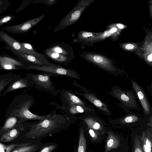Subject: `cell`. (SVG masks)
Returning a JSON list of instances; mask_svg holds the SVG:
<instances>
[{
  "label": "cell",
  "mask_w": 152,
  "mask_h": 152,
  "mask_svg": "<svg viewBox=\"0 0 152 152\" xmlns=\"http://www.w3.org/2000/svg\"><path fill=\"white\" fill-rule=\"evenodd\" d=\"M38 148V146L36 145H30L20 147L15 149L11 152H34Z\"/></svg>",
  "instance_id": "603a6c76"
},
{
  "label": "cell",
  "mask_w": 152,
  "mask_h": 152,
  "mask_svg": "<svg viewBox=\"0 0 152 152\" xmlns=\"http://www.w3.org/2000/svg\"><path fill=\"white\" fill-rule=\"evenodd\" d=\"M0 55V70H19L26 69L28 66L19 59L1 52Z\"/></svg>",
  "instance_id": "ba28073f"
},
{
  "label": "cell",
  "mask_w": 152,
  "mask_h": 152,
  "mask_svg": "<svg viewBox=\"0 0 152 152\" xmlns=\"http://www.w3.org/2000/svg\"><path fill=\"white\" fill-rule=\"evenodd\" d=\"M93 34L91 32H85L82 33V37L85 38H86L92 36Z\"/></svg>",
  "instance_id": "d6a6232c"
},
{
  "label": "cell",
  "mask_w": 152,
  "mask_h": 152,
  "mask_svg": "<svg viewBox=\"0 0 152 152\" xmlns=\"http://www.w3.org/2000/svg\"><path fill=\"white\" fill-rule=\"evenodd\" d=\"M63 115L56 114L55 110L50 112V115L34 124L28 125L29 129L25 135L26 138H39L61 128L66 123Z\"/></svg>",
  "instance_id": "7a4b0ae2"
},
{
  "label": "cell",
  "mask_w": 152,
  "mask_h": 152,
  "mask_svg": "<svg viewBox=\"0 0 152 152\" xmlns=\"http://www.w3.org/2000/svg\"><path fill=\"white\" fill-rule=\"evenodd\" d=\"M32 142H27L21 144H15L10 145L0 144V152H11L13 150L21 146H27L31 145Z\"/></svg>",
  "instance_id": "ffe728a7"
},
{
  "label": "cell",
  "mask_w": 152,
  "mask_h": 152,
  "mask_svg": "<svg viewBox=\"0 0 152 152\" xmlns=\"http://www.w3.org/2000/svg\"><path fill=\"white\" fill-rule=\"evenodd\" d=\"M6 119L4 124L0 129V135L1 136L18 125L26 122L15 116H10L6 118Z\"/></svg>",
  "instance_id": "e0dca14e"
},
{
  "label": "cell",
  "mask_w": 152,
  "mask_h": 152,
  "mask_svg": "<svg viewBox=\"0 0 152 152\" xmlns=\"http://www.w3.org/2000/svg\"><path fill=\"white\" fill-rule=\"evenodd\" d=\"M26 76L31 79L34 83V87L39 90L45 92L53 96H55L58 94V90L51 79V77L55 76L53 75L44 73L36 74L27 73Z\"/></svg>",
  "instance_id": "3957f363"
},
{
  "label": "cell",
  "mask_w": 152,
  "mask_h": 152,
  "mask_svg": "<svg viewBox=\"0 0 152 152\" xmlns=\"http://www.w3.org/2000/svg\"><path fill=\"white\" fill-rule=\"evenodd\" d=\"M140 138L144 152H152V130L147 129L142 131Z\"/></svg>",
  "instance_id": "9a60e30c"
},
{
  "label": "cell",
  "mask_w": 152,
  "mask_h": 152,
  "mask_svg": "<svg viewBox=\"0 0 152 152\" xmlns=\"http://www.w3.org/2000/svg\"><path fill=\"white\" fill-rule=\"evenodd\" d=\"M116 94L117 98L129 108L137 110L139 109L136 98L132 93L118 90Z\"/></svg>",
  "instance_id": "8fae6325"
},
{
  "label": "cell",
  "mask_w": 152,
  "mask_h": 152,
  "mask_svg": "<svg viewBox=\"0 0 152 152\" xmlns=\"http://www.w3.org/2000/svg\"><path fill=\"white\" fill-rule=\"evenodd\" d=\"M89 133L91 137L94 140L97 139L98 136L96 132L92 129H90L88 130Z\"/></svg>",
  "instance_id": "1f68e13d"
},
{
  "label": "cell",
  "mask_w": 152,
  "mask_h": 152,
  "mask_svg": "<svg viewBox=\"0 0 152 152\" xmlns=\"http://www.w3.org/2000/svg\"><path fill=\"white\" fill-rule=\"evenodd\" d=\"M85 121L90 127L95 130H99L101 129L100 124L99 123L91 118H87Z\"/></svg>",
  "instance_id": "d4e9b609"
},
{
  "label": "cell",
  "mask_w": 152,
  "mask_h": 152,
  "mask_svg": "<svg viewBox=\"0 0 152 152\" xmlns=\"http://www.w3.org/2000/svg\"><path fill=\"white\" fill-rule=\"evenodd\" d=\"M28 88L16 96L12 100L6 110L5 118L10 116H15L25 121L30 120H42L48 117L47 115H40L32 113L30 108L34 103V98L28 93Z\"/></svg>",
  "instance_id": "6da1fadb"
},
{
  "label": "cell",
  "mask_w": 152,
  "mask_h": 152,
  "mask_svg": "<svg viewBox=\"0 0 152 152\" xmlns=\"http://www.w3.org/2000/svg\"><path fill=\"white\" fill-rule=\"evenodd\" d=\"M86 145V140L84 136V132L82 128L80 132L78 145L77 152H85Z\"/></svg>",
  "instance_id": "7402d4cb"
},
{
  "label": "cell",
  "mask_w": 152,
  "mask_h": 152,
  "mask_svg": "<svg viewBox=\"0 0 152 152\" xmlns=\"http://www.w3.org/2000/svg\"><path fill=\"white\" fill-rule=\"evenodd\" d=\"M16 18L15 15H7L1 16L0 18V26L15 19Z\"/></svg>",
  "instance_id": "83f0119b"
},
{
  "label": "cell",
  "mask_w": 152,
  "mask_h": 152,
  "mask_svg": "<svg viewBox=\"0 0 152 152\" xmlns=\"http://www.w3.org/2000/svg\"><path fill=\"white\" fill-rule=\"evenodd\" d=\"M134 152H144L141 145L140 138L138 136H136L134 138Z\"/></svg>",
  "instance_id": "484cf974"
},
{
  "label": "cell",
  "mask_w": 152,
  "mask_h": 152,
  "mask_svg": "<svg viewBox=\"0 0 152 152\" xmlns=\"http://www.w3.org/2000/svg\"><path fill=\"white\" fill-rule=\"evenodd\" d=\"M26 70L39 71L44 73L53 74L56 77L66 76L75 77L72 71L63 68L59 64H55L53 65H44L41 66L31 65L27 67Z\"/></svg>",
  "instance_id": "8992f818"
},
{
  "label": "cell",
  "mask_w": 152,
  "mask_h": 152,
  "mask_svg": "<svg viewBox=\"0 0 152 152\" xmlns=\"http://www.w3.org/2000/svg\"><path fill=\"white\" fill-rule=\"evenodd\" d=\"M132 88L138 97L145 113L146 114H149L150 111V105L144 91L141 86L135 81L132 80Z\"/></svg>",
  "instance_id": "7c38bea8"
},
{
  "label": "cell",
  "mask_w": 152,
  "mask_h": 152,
  "mask_svg": "<svg viewBox=\"0 0 152 152\" xmlns=\"http://www.w3.org/2000/svg\"><path fill=\"white\" fill-rule=\"evenodd\" d=\"M139 120L138 117L135 115H128L124 118L122 121L124 123H133Z\"/></svg>",
  "instance_id": "4316f807"
},
{
  "label": "cell",
  "mask_w": 152,
  "mask_h": 152,
  "mask_svg": "<svg viewBox=\"0 0 152 152\" xmlns=\"http://www.w3.org/2000/svg\"><path fill=\"white\" fill-rule=\"evenodd\" d=\"M117 30V28H116L113 27L110 30V32L111 34H113L116 32Z\"/></svg>",
  "instance_id": "8d00e7d4"
},
{
  "label": "cell",
  "mask_w": 152,
  "mask_h": 152,
  "mask_svg": "<svg viewBox=\"0 0 152 152\" xmlns=\"http://www.w3.org/2000/svg\"><path fill=\"white\" fill-rule=\"evenodd\" d=\"M90 2L89 1H82L80 2L74 9L63 18L59 24L54 28L53 32L64 29L77 20L80 17L82 12Z\"/></svg>",
  "instance_id": "277c9868"
},
{
  "label": "cell",
  "mask_w": 152,
  "mask_h": 152,
  "mask_svg": "<svg viewBox=\"0 0 152 152\" xmlns=\"http://www.w3.org/2000/svg\"><path fill=\"white\" fill-rule=\"evenodd\" d=\"M26 122L21 124L2 135L0 137L1 141L9 142L16 138L26 126Z\"/></svg>",
  "instance_id": "2e32d148"
},
{
  "label": "cell",
  "mask_w": 152,
  "mask_h": 152,
  "mask_svg": "<svg viewBox=\"0 0 152 152\" xmlns=\"http://www.w3.org/2000/svg\"><path fill=\"white\" fill-rule=\"evenodd\" d=\"M117 27L120 29H123L124 27V26L121 23H118L117 24Z\"/></svg>",
  "instance_id": "e575fe53"
},
{
  "label": "cell",
  "mask_w": 152,
  "mask_h": 152,
  "mask_svg": "<svg viewBox=\"0 0 152 152\" xmlns=\"http://www.w3.org/2000/svg\"><path fill=\"white\" fill-rule=\"evenodd\" d=\"M85 96L88 100L98 108L107 112H108L106 106L101 101L92 95L86 94Z\"/></svg>",
  "instance_id": "44dd1931"
},
{
  "label": "cell",
  "mask_w": 152,
  "mask_h": 152,
  "mask_svg": "<svg viewBox=\"0 0 152 152\" xmlns=\"http://www.w3.org/2000/svg\"><path fill=\"white\" fill-rule=\"evenodd\" d=\"M13 53L18 59L28 65V66L31 65H46L43 61L34 55L17 53Z\"/></svg>",
  "instance_id": "5bb4252c"
},
{
  "label": "cell",
  "mask_w": 152,
  "mask_h": 152,
  "mask_svg": "<svg viewBox=\"0 0 152 152\" xmlns=\"http://www.w3.org/2000/svg\"><path fill=\"white\" fill-rule=\"evenodd\" d=\"M148 120L149 122L148 123V125L152 127V115L150 117Z\"/></svg>",
  "instance_id": "d590c367"
},
{
  "label": "cell",
  "mask_w": 152,
  "mask_h": 152,
  "mask_svg": "<svg viewBox=\"0 0 152 152\" xmlns=\"http://www.w3.org/2000/svg\"><path fill=\"white\" fill-rule=\"evenodd\" d=\"M57 147L55 145H52L45 147L39 152H51Z\"/></svg>",
  "instance_id": "f546056e"
},
{
  "label": "cell",
  "mask_w": 152,
  "mask_h": 152,
  "mask_svg": "<svg viewBox=\"0 0 152 152\" xmlns=\"http://www.w3.org/2000/svg\"><path fill=\"white\" fill-rule=\"evenodd\" d=\"M0 41L4 42L5 48L13 53H17L32 55L29 51L25 48L20 42L11 37L4 31L2 28L0 31Z\"/></svg>",
  "instance_id": "5b68a950"
},
{
  "label": "cell",
  "mask_w": 152,
  "mask_h": 152,
  "mask_svg": "<svg viewBox=\"0 0 152 152\" xmlns=\"http://www.w3.org/2000/svg\"><path fill=\"white\" fill-rule=\"evenodd\" d=\"M21 77V75L12 72L5 74L0 76V96L2 92L7 86Z\"/></svg>",
  "instance_id": "ac0fdd59"
},
{
  "label": "cell",
  "mask_w": 152,
  "mask_h": 152,
  "mask_svg": "<svg viewBox=\"0 0 152 152\" xmlns=\"http://www.w3.org/2000/svg\"><path fill=\"white\" fill-rule=\"evenodd\" d=\"M45 16V14L34 18L22 23L4 27V30L7 31L17 34H23L28 32L34 26L39 23Z\"/></svg>",
  "instance_id": "52a82bcc"
},
{
  "label": "cell",
  "mask_w": 152,
  "mask_h": 152,
  "mask_svg": "<svg viewBox=\"0 0 152 152\" xmlns=\"http://www.w3.org/2000/svg\"><path fill=\"white\" fill-rule=\"evenodd\" d=\"M66 52L59 43H56L50 46L43 51V54L48 59H49L58 64H61L67 60L64 56Z\"/></svg>",
  "instance_id": "9c48e42d"
},
{
  "label": "cell",
  "mask_w": 152,
  "mask_h": 152,
  "mask_svg": "<svg viewBox=\"0 0 152 152\" xmlns=\"http://www.w3.org/2000/svg\"><path fill=\"white\" fill-rule=\"evenodd\" d=\"M86 57L88 60L107 70L112 72L115 70L110 61L102 56L89 54H86Z\"/></svg>",
  "instance_id": "4fadbf2b"
},
{
  "label": "cell",
  "mask_w": 152,
  "mask_h": 152,
  "mask_svg": "<svg viewBox=\"0 0 152 152\" xmlns=\"http://www.w3.org/2000/svg\"><path fill=\"white\" fill-rule=\"evenodd\" d=\"M119 145V141L116 137L111 132H109L105 146V152L116 148Z\"/></svg>",
  "instance_id": "d6986e66"
},
{
  "label": "cell",
  "mask_w": 152,
  "mask_h": 152,
  "mask_svg": "<svg viewBox=\"0 0 152 152\" xmlns=\"http://www.w3.org/2000/svg\"><path fill=\"white\" fill-rule=\"evenodd\" d=\"M34 83L31 79L26 76L21 77L9 86L2 93L1 97H3L8 93L23 88H29L34 87Z\"/></svg>",
  "instance_id": "30bf717a"
},
{
  "label": "cell",
  "mask_w": 152,
  "mask_h": 152,
  "mask_svg": "<svg viewBox=\"0 0 152 152\" xmlns=\"http://www.w3.org/2000/svg\"><path fill=\"white\" fill-rule=\"evenodd\" d=\"M63 96L65 98L69 99L73 103L84 105L83 103L79 98L69 92L64 91Z\"/></svg>",
  "instance_id": "cb8c5ba5"
},
{
  "label": "cell",
  "mask_w": 152,
  "mask_h": 152,
  "mask_svg": "<svg viewBox=\"0 0 152 152\" xmlns=\"http://www.w3.org/2000/svg\"><path fill=\"white\" fill-rule=\"evenodd\" d=\"M135 46L132 44H128L125 46V48L127 50H132L134 48Z\"/></svg>",
  "instance_id": "836d02e7"
},
{
  "label": "cell",
  "mask_w": 152,
  "mask_h": 152,
  "mask_svg": "<svg viewBox=\"0 0 152 152\" xmlns=\"http://www.w3.org/2000/svg\"><path fill=\"white\" fill-rule=\"evenodd\" d=\"M70 111L71 113H83L84 112V110L83 108L80 106H73L70 108Z\"/></svg>",
  "instance_id": "f1b7e54d"
},
{
  "label": "cell",
  "mask_w": 152,
  "mask_h": 152,
  "mask_svg": "<svg viewBox=\"0 0 152 152\" xmlns=\"http://www.w3.org/2000/svg\"><path fill=\"white\" fill-rule=\"evenodd\" d=\"M41 2H42L44 4L48 5L50 6H51L53 4H55L57 1L56 0H48L43 1H39Z\"/></svg>",
  "instance_id": "4dcf8cb0"
}]
</instances>
